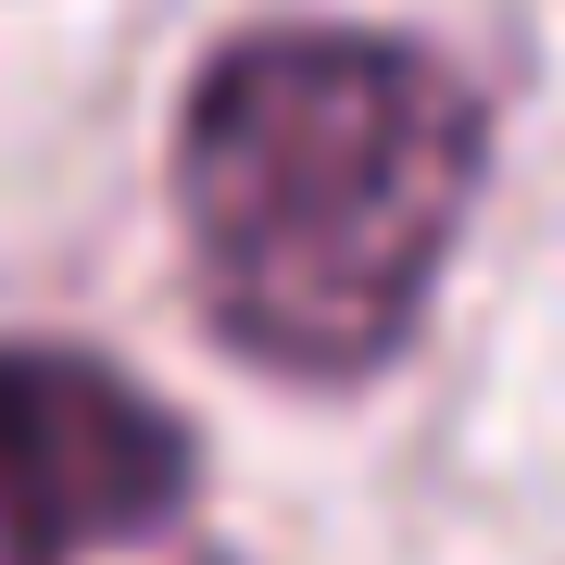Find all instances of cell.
Listing matches in <instances>:
<instances>
[{"label":"cell","instance_id":"6da1fadb","mask_svg":"<svg viewBox=\"0 0 565 565\" xmlns=\"http://www.w3.org/2000/svg\"><path fill=\"white\" fill-rule=\"evenodd\" d=\"M478 88L390 25H252L177 102V226L214 340L264 377H377L478 202Z\"/></svg>","mask_w":565,"mask_h":565},{"label":"cell","instance_id":"7a4b0ae2","mask_svg":"<svg viewBox=\"0 0 565 565\" xmlns=\"http://www.w3.org/2000/svg\"><path fill=\"white\" fill-rule=\"evenodd\" d=\"M202 440L126 364L0 340V565H102L177 527Z\"/></svg>","mask_w":565,"mask_h":565}]
</instances>
